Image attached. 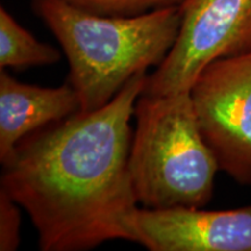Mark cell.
I'll return each instance as SVG.
<instances>
[{
	"instance_id": "cell-1",
	"label": "cell",
	"mask_w": 251,
	"mask_h": 251,
	"mask_svg": "<svg viewBox=\"0 0 251 251\" xmlns=\"http://www.w3.org/2000/svg\"><path fill=\"white\" fill-rule=\"evenodd\" d=\"M147 77L136 75L97 111L28 135L2 164L1 188L29 215L42 251L134 242L130 120Z\"/></svg>"
},
{
	"instance_id": "cell-2",
	"label": "cell",
	"mask_w": 251,
	"mask_h": 251,
	"mask_svg": "<svg viewBox=\"0 0 251 251\" xmlns=\"http://www.w3.org/2000/svg\"><path fill=\"white\" fill-rule=\"evenodd\" d=\"M31 8L68 59L78 113L103 107L131 78L158 67L180 26L179 5L129 17L94 14L67 0H31Z\"/></svg>"
},
{
	"instance_id": "cell-3",
	"label": "cell",
	"mask_w": 251,
	"mask_h": 251,
	"mask_svg": "<svg viewBox=\"0 0 251 251\" xmlns=\"http://www.w3.org/2000/svg\"><path fill=\"white\" fill-rule=\"evenodd\" d=\"M129 171L144 208H202L211 201L216 172L190 92L142 94L135 105Z\"/></svg>"
},
{
	"instance_id": "cell-4",
	"label": "cell",
	"mask_w": 251,
	"mask_h": 251,
	"mask_svg": "<svg viewBox=\"0 0 251 251\" xmlns=\"http://www.w3.org/2000/svg\"><path fill=\"white\" fill-rule=\"evenodd\" d=\"M175 45L142 94L190 92L207 65L251 52V0H183Z\"/></svg>"
},
{
	"instance_id": "cell-5",
	"label": "cell",
	"mask_w": 251,
	"mask_h": 251,
	"mask_svg": "<svg viewBox=\"0 0 251 251\" xmlns=\"http://www.w3.org/2000/svg\"><path fill=\"white\" fill-rule=\"evenodd\" d=\"M190 93L220 170L251 185V52L207 65Z\"/></svg>"
},
{
	"instance_id": "cell-6",
	"label": "cell",
	"mask_w": 251,
	"mask_h": 251,
	"mask_svg": "<svg viewBox=\"0 0 251 251\" xmlns=\"http://www.w3.org/2000/svg\"><path fill=\"white\" fill-rule=\"evenodd\" d=\"M134 235L150 251H251V205L227 211L143 207Z\"/></svg>"
},
{
	"instance_id": "cell-7",
	"label": "cell",
	"mask_w": 251,
	"mask_h": 251,
	"mask_svg": "<svg viewBox=\"0 0 251 251\" xmlns=\"http://www.w3.org/2000/svg\"><path fill=\"white\" fill-rule=\"evenodd\" d=\"M79 112V100L70 84L42 87L21 83L0 71V162L5 164L28 135Z\"/></svg>"
},
{
	"instance_id": "cell-8",
	"label": "cell",
	"mask_w": 251,
	"mask_h": 251,
	"mask_svg": "<svg viewBox=\"0 0 251 251\" xmlns=\"http://www.w3.org/2000/svg\"><path fill=\"white\" fill-rule=\"evenodd\" d=\"M61 59L57 48L43 43L24 28L4 6L0 7V68L17 70L55 64Z\"/></svg>"
},
{
	"instance_id": "cell-9",
	"label": "cell",
	"mask_w": 251,
	"mask_h": 251,
	"mask_svg": "<svg viewBox=\"0 0 251 251\" xmlns=\"http://www.w3.org/2000/svg\"><path fill=\"white\" fill-rule=\"evenodd\" d=\"M71 5L94 14L129 17L152 9L178 6L183 0H67Z\"/></svg>"
},
{
	"instance_id": "cell-10",
	"label": "cell",
	"mask_w": 251,
	"mask_h": 251,
	"mask_svg": "<svg viewBox=\"0 0 251 251\" xmlns=\"http://www.w3.org/2000/svg\"><path fill=\"white\" fill-rule=\"evenodd\" d=\"M20 205L0 188V250L15 251L20 244Z\"/></svg>"
}]
</instances>
